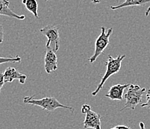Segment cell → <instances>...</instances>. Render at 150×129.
<instances>
[{
    "mask_svg": "<svg viewBox=\"0 0 150 129\" xmlns=\"http://www.w3.org/2000/svg\"><path fill=\"white\" fill-rule=\"evenodd\" d=\"M125 58V55H118L116 58H113L111 55H108V58L107 61H105V66H106V72L103 77L101 79L100 83L99 84L96 89L92 93L93 96H96L98 94L99 91L103 88L105 84L106 81L110 78L111 75L116 74L120 70L121 68V63H122V60Z\"/></svg>",
    "mask_w": 150,
    "mask_h": 129,
    "instance_id": "1",
    "label": "cell"
},
{
    "mask_svg": "<svg viewBox=\"0 0 150 129\" xmlns=\"http://www.w3.org/2000/svg\"><path fill=\"white\" fill-rule=\"evenodd\" d=\"M23 102L25 104L39 106L42 108L43 110H46L49 112H52L58 108H66V109H69L73 111H74L72 107L64 105V104L60 103V102H58L54 97H45L40 99H35L34 96H28L24 97Z\"/></svg>",
    "mask_w": 150,
    "mask_h": 129,
    "instance_id": "2",
    "label": "cell"
},
{
    "mask_svg": "<svg viewBox=\"0 0 150 129\" xmlns=\"http://www.w3.org/2000/svg\"><path fill=\"white\" fill-rule=\"evenodd\" d=\"M146 92V88H141L139 85L131 84L128 87L127 93L124 95L126 102L120 111L124 110H134L142 102V98Z\"/></svg>",
    "mask_w": 150,
    "mask_h": 129,
    "instance_id": "3",
    "label": "cell"
},
{
    "mask_svg": "<svg viewBox=\"0 0 150 129\" xmlns=\"http://www.w3.org/2000/svg\"><path fill=\"white\" fill-rule=\"evenodd\" d=\"M105 30V27H101V33L95 42L94 54L88 59L90 63H93L94 61H96L98 57L101 54H102V52L105 49L108 45L109 44V39H110V35L113 33V28H110L109 29H108L107 32H106Z\"/></svg>",
    "mask_w": 150,
    "mask_h": 129,
    "instance_id": "4",
    "label": "cell"
},
{
    "mask_svg": "<svg viewBox=\"0 0 150 129\" xmlns=\"http://www.w3.org/2000/svg\"><path fill=\"white\" fill-rule=\"evenodd\" d=\"M43 35H44L47 38V42L46 43V47L48 48L52 43L54 45V51L56 52L59 49L60 35L59 28L55 25H49L40 30Z\"/></svg>",
    "mask_w": 150,
    "mask_h": 129,
    "instance_id": "5",
    "label": "cell"
},
{
    "mask_svg": "<svg viewBox=\"0 0 150 129\" xmlns=\"http://www.w3.org/2000/svg\"><path fill=\"white\" fill-rule=\"evenodd\" d=\"M85 119L82 125L85 129H102L101 125V116L99 113L89 109L85 112Z\"/></svg>",
    "mask_w": 150,
    "mask_h": 129,
    "instance_id": "6",
    "label": "cell"
},
{
    "mask_svg": "<svg viewBox=\"0 0 150 129\" xmlns=\"http://www.w3.org/2000/svg\"><path fill=\"white\" fill-rule=\"evenodd\" d=\"M45 70L46 73L50 74L58 69V58L53 48L51 47L46 48V55L44 58Z\"/></svg>",
    "mask_w": 150,
    "mask_h": 129,
    "instance_id": "7",
    "label": "cell"
},
{
    "mask_svg": "<svg viewBox=\"0 0 150 129\" xmlns=\"http://www.w3.org/2000/svg\"><path fill=\"white\" fill-rule=\"evenodd\" d=\"M131 84H125V85H114L109 89L108 93L105 96L107 98H109L111 100H117V101H122L124 98V90L127 87H129Z\"/></svg>",
    "mask_w": 150,
    "mask_h": 129,
    "instance_id": "8",
    "label": "cell"
},
{
    "mask_svg": "<svg viewBox=\"0 0 150 129\" xmlns=\"http://www.w3.org/2000/svg\"><path fill=\"white\" fill-rule=\"evenodd\" d=\"M4 74V80L5 83H11L15 79L19 80L20 84L24 85L26 81V75L22 74L20 72L17 71L15 68L8 67L5 70Z\"/></svg>",
    "mask_w": 150,
    "mask_h": 129,
    "instance_id": "9",
    "label": "cell"
},
{
    "mask_svg": "<svg viewBox=\"0 0 150 129\" xmlns=\"http://www.w3.org/2000/svg\"><path fill=\"white\" fill-rule=\"evenodd\" d=\"M8 0H0V14L5 15L7 17H9L11 18H16L18 20H25V15H18L15 13L11 9L9 8Z\"/></svg>",
    "mask_w": 150,
    "mask_h": 129,
    "instance_id": "10",
    "label": "cell"
},
{
    "mask_svg": "<svg viewBox=\"0 0 150 129\" xmlns=\"http://www.w3.org/2000/svg\"><path fill=\"white\" fill-rule=\"evenodd\" d=\"M150 2V0H125V2H122L120 5L117 6H110V9L112 10H117V9L122 8L125 7L129 6H142L148 2Z\"/></svg>",
    "mask_w": 150,
    "mask_h": 129,
    "instance_id": "11",
    "label": "cell"
},
{
    "mask_svg": "<svg viewBox=\"0 0 150 129\" xmlns=\"http://www.w3.org/2000/svg\"><path fill=\"white\" fill-rule=\"evenodd\" d=\"M23 4L25 5L28 11L32 13L35 18L38 19V2L37 0H23Z\"/></svg>",
    "mask_w": 150,
    "mask_h": 129,
    "instance_id": "12",
    "label": "cell"
},
{
    "mask_svg": "<svg viewBox=\"0 0 150 129\" xmlns=\"http://www.w3.org/2000/svg\"><path fill=\"white\" fill-rule=\"evenodd\" d=\"M8 62H21V58L16 56L15 58H0V63H8Z\"/></svg>",
    "mask_w": 150,
    "mask_h": 129,
    "instance_id": "13",
    "label": "cell"
},
{
    "mask_svg": "<svg viewBox=\"0 0 150 129\" xmlns=\"http://www.w3.org/2000/svg\"><path fill=\"white\" fill-rule=\"evenodd\" d=\"M146 102L145 103L141 104V108H147L150 110V89L148 90L147 93L146 95Z\"/></svg>",
    "mask_w": 150,
    "mask_h": 129,
    "instance_id": "14",
    "label": "cell"
},
{
    "mask_svg": "<svg viewBox=\"0 0 150 129\" xmlns=\"http://www.w3.org/2000/svg\"><path fill=\"white\" fill-rule=\"evenodd\" d=\"M5 84V80H4V74L2 73H0V91L2 90V87Z\"/></svg>",
    "mask_w": 150,
    "mask_h": 129,
    "instance_id": "15",
    "label": "cell"
},
{
    "mask_svg": "<svg viewBox=\"0 0 150 129\" xmlns=\"http://www.w3.org/2000/svg\"><path fill=\"white\" fill-rule=\"evenodd\" d=\"M89 109H91V106L89 104H83L82 107H81V113H85L86 111H88Z\"/></svg>",
    "mask_w": 150,
    "mask_h": 129,
    "instance_id": "16",
    "label": "cell"
},
{
    "mask_svg": "<svg viewBox=\"0 0 150 129\" xmlns=\"http://www.w3.org/2000/svg\"><path fill=\"white\" fill-rule=\"evenodd\" d=\"M0 32H1V43H2L3 41V37H4V32H3V27L2 25H1V30H0Z\"/></svg>",
    "mask_w": 150,
    "mask_h": 129,
    "instance_id": "17",
    "label": "cell"
},
{
    "mask_svg": "<svg viewBox=\"0 0 150 129\" xmlns=\"http://www.w3.org/2000/svg\"><path fill=\"white\" fill-rule=\"evenodd\" d=\"M117 127L118 129H132L130 127L126 125H117Z\"/></svg>",
    "mask_w": 150,
    "mask_h": 129,
    "instance_id": "18",
    "label": "cell"
},
{
    "mask_svg": "<svg viewBox=\"0 0 150 129\" xmlns=\"http://www.w3.org/2000/svg\"><path fill=\"white\" fill-rule=\"evenodd\" d=\"M140 129H146L145 124H144V123H143V122H140Z\"/></svg>",
    "mask_w": 150,
    "mask_h": 129,
    "instance_id": "19",
    "label": "cell"
},
{
    "mask_svg": "<svg viewBox=\"0 0 150 129\" xmlns=\"http://www.w3.org/2000/svg\"><path fill=\"white\" fill-rule=\"evenodd\" d=\"M102 2V0H92V2L94 4H98Z\"/></svg>",
    "mask_w": 150,
    "mask_h": 129,
    "instance_id": "20",
    "label": "cell"
},
{
    "mask_svg": "<svg viewBox=\"0 0 150 129\" xmlns=\"http://www.w3.org/2000/svg\"><path fill=\"white\" fill-rule=\"evenodd\" d=\"M149 13H150V6L149 7L148 9H147L146 11V17H147V16H148V15L149 14Z\"/></svg>",
    "mask_w": 150,
    "mask_h": 129,
    "instance_id": "21",
    "label": "cell"
},
{
    "mask_svg": "<svg viewBox=\"0 0 150 129\" xmlns=\"http://www.w3.org/2000/svg\"><path fill=\"white\" fill-rule=\"evenodd\" d=\"M110 129H118V128H117V126H116V127L112 128H110Z\"/></svg>",
    "mask_w": 150,
    "mask_h": 129,
    "instance_id": "22",
    "label": "cell"
},
{
    "mask_svg": "<svg viewBox=\"0 0 150 129\" xmlns=\"http://www.w3.org/2000/svg\"><path fill=\"white\" fill-rule=\"evenodd\" d=\"M46 1H48V0H46Z\"/></svg>",
    "mask_w": 150,
    "mask_h": 129,
    "instance_id": "23",
    "label": "cell"
}]
</instances>
